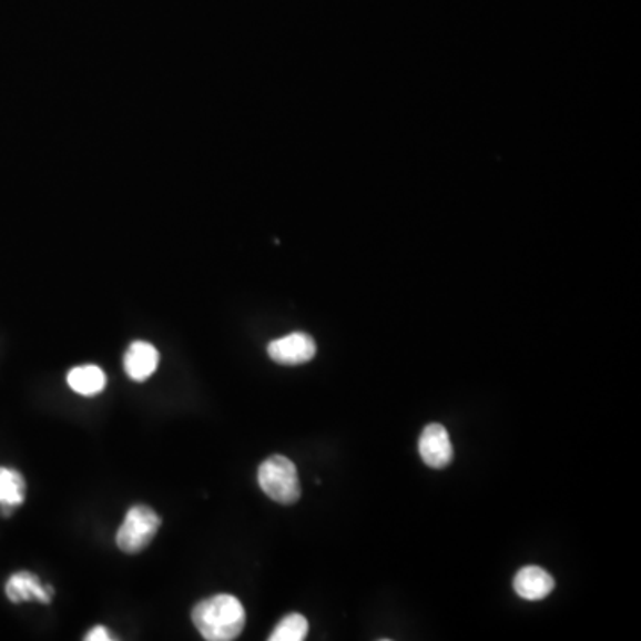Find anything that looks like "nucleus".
I'll return each instance as SVG.
<instances>
[{"instance_id": "6e6552de", "label": "nucleus", "mask_w": 641, "mask_h": 641, "mask_svg": "<svg viewBox=\"0 0 641 641\" xmlns=\"http://www.w3.org/2000/svg\"><path fill=\"white\" fill-rule=\"evenodd\" d=\"M159 366V352L145 340H136L126 349L123 367L129 378L134 381H145L154 375Z\"/></svg>"}, {"instance_id": "9b49d317", "label": "nucleus", "mask_w": 641, "mask_h": 641, "mask_svg": "<svg viewBox=\"0 0 641 641\" xmlns=\"http://www.w3.org/2000/svg\"><path fill=\"white\" fill-rule=\"evenodd\" d=\"M308 634V622L303 614H287L273 629L269 641H303Z\"/></svg>"}, {"instance_id": "39448f33", "label": "nucleus", "mask_w": 641, "mask_h": 641, "mask_svg": "<svg viewBox=\"0 0 641 641\" xmlns=\"http://www.w3.org/2000/svg\"><path fill=\"white\" fill-rule=\"evenodd\" d=\"M419 455L431 469H444L452 461V444L442 425H428L419 437Z\"/></svg>"}, {"instance_id": "9d476101", "label": "nucleus", "mask_w": 641, "mask_h": 641, "mask_svg": "<svg viewBox=\"0 0 641 641\" xmlns=\"http://www.w3.org/2000/svg\"><path fill=\"white\" fill-rule=\"evenodd\" d=\"M67 381L73 393L81 394V396H96L105 389L108 376L99 366L88 364V366L73 367Z\"/></svg>"}, {"instance_id": "f257e3e1", "label": "nucleus", "mask_w": 641, "mask_h": 641, "mask_svg": "<svg viewBox=\"0 0 641 641\" xmlns=\"http://www.w3.org/2000/svg\"><path fill=\"white\" fill-rule=\"evenodd\" d=\"M193 623L208 641H232L240 638L246 625V611L240 599L228 593H217L193 608Z\"/></svg>"}, {"instance_id": "0eeeda50", "label": "nucleus", "mask_w": 641, "mask_h": 641, "mask_svg": "<svg viewBox=\"0 0 641 641\" xmlns=\"http://www.w3.org/2000/svg\"><path fill=\"white\" fill-rule=\"evenodd\" d=\"M6 596L13 604L20 602L37 601L41 604H50L54 590L52 587L41 584L40 578L31 572L13 573L6 583Z\"/></svg>"}, {"instance_id": "1a4fd4ad", "label": "nucleus", "mask_w": 641, "mask_h": 641, "mask_svg": "<svg viewBox=\"0 0 641 641\" xmlns=\"http://www.w3.org/2000/svg\"><path fill=\"white\" fill-rule=\"evenodd\" d=\"M28 485L19 470L0 467V516L10 517L26 501Z\"/></svg>"}, {"instance_id": "423d86ee", "label": "nucleus", "mask_w": 641, "mask_h": 641, "mask_svg": "<svg viewBox=\"0 0 641 641\" xmlns=\"http://www.w3.org/2000/svg\"><path fill=\"white\" fill-rule=\"evenodd\" d=\"M513 590L525 601H542L554 590V579L542 567L529 564L517 572L516 579H513Z\"/></svg>"}, {"instance_id": "f8f14e48", "label": "nucleus", "mask_w": 641, "mask_h": 641, "mask_svg": "<svg viewBox=\"0 0 641 641\" xmlns=\"http://www.w3.org/2000/svg\"><path fill=\"white\" fill-rule=\"evenodd\" d=\"M88 641H109L111 637H109L108 629L104 625H96V628L91 629L90 632L87 634Z\"/></svg>"}, {"instance_id": "7ed1b4c3", "label": "nucleus", "mask_w": 641, "mask_h": 641, "mask_svg": "<svg viewBox=\"0 0 641 641\" xmlns=\"http://www.w3.org/2000/svg\"><path fill=\"white\" fill-rule=\"evenodd\" d=\"M161 528V517L150 506H132L116 533V546L126 554H136L149 547Z\"/></svg>"}, {"instance_id": "20e7f679", "label": "nucleus", "mask_w": 641, "mask_h": 641, "mask_svg": "<svg viewBox=\"0 0 641 641\" xmlns=\"http://www.w3.org/2000/svg\"><path fill=\"white\" fill-rule=\"evenodd\" d=\"M316 340L312 339L308 334H302V332L285 335L282 339L273 340L267 346V355L281 366L307 364L316 357Z\"/></svg>"}, {"instance_id": "f03ea898", "label": "nucleus", "mask_w": 641, "mask_h": 641, "mask_svg": "<svg viewBox=\"0 0 641 641\" xmlns=\"http://www.w3.org/2000/svg\"><path fill=\"white\" fill-rule=\"evenodd\" d=\"M258 487L263 488V492L278 505H294L302 496L296 466L289 458L281 457V455L267 458L261 464Z\"/></svg>"}]
</instances>
